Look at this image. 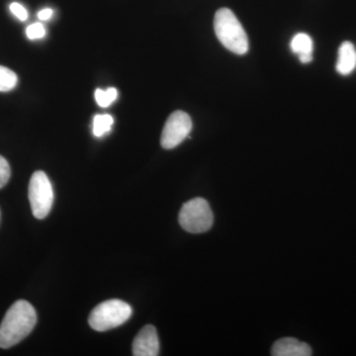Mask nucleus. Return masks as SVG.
I'll use <instances>...</instances> for the list:
<instances>
[{
	"mask_svg": "<svg viewBox=\"0 0 356 356\" xmlns=\"http://www.w3.org/2000/svg\"><path fill=\"white\" fill-rule=\"evenodd\" d=\"M10 175L11 170L8 161L3 156H0V188L6 186Z\"/></svg>",
	"mask_w": 356,
	"mask_h": 356,
	"instance_id": "nucleus-15",
	"label": "nucleus"
},
{
	"mask_svg": "<svg viewBox=\"0 0 356 356\" xmlns=\"http://www.w3.org/2000/svg\"><path fill=\"white\" fill-rule=\"evenodd\" d=\"M271 355L273 356H310L312 348L294 337H283L274 343Z\"/></svg>",
	"mask_w": 356,
	"mask_h": 356,
	"instance_id": "nucleus-8",
	"label": "nucleus"
},
{
	"mask_svg": "<svg viewBox=\"0 0 356 356\" xmlns=\"http://www.w3.org/2000/svg\"><path fill=\"white\" fill-rule=\"evenodd\" d=\"M214 29L220 43L236 55H245L248 51L247 33L242 23L229 8H220L215 14Z\"/></svg>",
	"mask_w": 356,
	"mask_h": 356,
	"instance_id": "nucleus-2",
	"label": "nucleus"
},
{
	"mask_svg": "<svg viewBox=\"0 0 356 356\" xmlns=\"http://www.w3.org/2000/svg\"><path fill=\"white\" fill-rule=\"evenodd\" d=\"M290 49L295 55L298 56L302 64H310L313 60V40L306 33H298L290 42Z\"/></svg>",
	"mask_w": 356,
	"mask_h": 356,
	"instance_id": "nucleus-10",
	"label": "nucleus"
},
{
	"mask_svg": "<svg viewBox=\"0 0 356 356\" xmlns=\"http://www.w3.org/2000/svg\"><path fill=\"white\" fill-rule=\"evenodd\" d=\"M0 217H1V212H0Z\"/></svg>",
	"mask_w": 356,
	"mask_h": 356,
	"instance_id": "nucleus-18",
	"label": "nucleus"
},
{
	"mask_svg": "<svg viewBox=\"0 0 356 356\" xmlns=\"http://www.w3.org/2000/svg\"><path fill=\"white\" fill-rule=\"evenodd\" d=\"M118 97V91L116 88H109L106 90L98 88L95 91V100L97 104L103 108H107Z\"/></svg>",
	"mask_w": 356,
	"mask_h": 356,
	"instance_id": "nucleus-13",
	"label": "nucleus"
},
{
	"mask_svg": "<svg viewBox=\"0 0 356 356\" xmlns=\"http://www.w3.org/2000/svg\"><path fill=\"white\" fill-rule=\"evenodd\" d=\"M132 308L118 299L108 300L96 306L88 318L89 325L97 332L109 331L125 324L132 316Z\"/></svg>",
	"mask_w": 356,
	"mask_h": 356,
	"instance_id": "nucleus-3",
	"label": "nucleus"
},
{
	"mask_svg": "<svg viewBox=\"0 0 356 356\" xmlns=\"http://www.w3.org/2000/svg\"><path fill=\"white\" fill-rule=\"evenodd\" d=\"M178 221L188 233L202 234L212 228L214 216L205 199L194 198L182 206Z\"/></svg>",
	"mask_w": 356,
	"mask_h": 356,
	"instance_id": "nucleus-4",
	"label": "nucleus"
},
{
	"mask_svg": "<svg viewBox=\"0 0 356 356\" xmlns=\"http://www.w3.org/2000/svg\"><path fill=\"white\" fill-rule=\"evenodd\" d=\"M114 119L111 115H96L95 118H93V135L97 138L103 137V136L106 135V134H108L110 131H111Z\"/></svg>",
	"mask_w": 356,
	"mask_h": 356,
	"instance_id": "nucleus-11",
	"label": "nucleus"
},
{
	"mask_svg": "<svg viewBox=\"0 0 356 356\" xmlns=\"http://www.w3.org/2000/svg\"><path fill=\"white\" fill-rule=\"evenodd\" d=\"M191 130V116L184 111L173 112L166 120L161 133V147L165 149H175L188 137Z\"/></svg>",
	"mask_w": 356,
	"mask_h": 356,
	"instance_id": "nucleus-6",
	"label": "nucleus"
},
{
	"mask_svg": "<svg viewBox=\"0 0 356 356\" xmlns=\"http://www.w3.org/2000/svg\"><path fill=\"white\" fill-rule=\"evenodd\" d=\"M10 8L11 13H13L14 16H16V17L18 18V19L21 21H26L28 18V13L27 10H26L25 7L23 6H21L20 3H18V2H13V3L10 4Z\"/></svg>",
	"mask_w": 356,
	"mask_h": 356,
	"instance_id": "nucleus-16",
	"label": "nucleus"
},
{
	"mask_svg": "<svg viewBox=\"0 0 356 356\" xmlns=\"http://www.w3.org/2000/svg\"><path fill=\"white\" fill-rule=\"evenodd\" d=\"M336 69L341 76H348L356 69L355 47L350 42H344L339 47Z\"/></svg>",
	"mask_w": 356,
	"mask_h": 356,
	"instance_id": "nucleus-9",
	"label": "nucleus"
},
{
	"mask_svg": "<svg viewBox=\"0 0 356 356\" xmlns=\"http://www.w3.org/2000/svg\"><path fill=\"white\" fill-rule=\"evenodd\" d=\"M33 215L37 219H44L51 212L54 203L53 186L48 175L44 172L33 173L28 189Z\"/></svg>",
	"mask_w": 356,
	"mask_h": 356,
	"instance_id": "nucleus-5",
	"label": "nucleus"
},
{
	"mask_svg": "<svg viewBox=\"0 0 356 356\" xmlns=\"http://www.w3.org/2000/svg\"><path fill=\"white\" fill-rule=\"evenodd\" d=\"M17 74L8 67L0 65V92L13 90L17 86Z\"/></svg>",
	"mask_w": 356,
	"mask_h": 356,
	"instance_id": "nucleus-12",
	"label": "nucleus"
},
{
	"mask_svg": "<svg viewBox=\"0 0 356 356\" xmlns=\"http://www.w3.org/2000/svg\"><path fill=\"white\" fill-rule=\"evenodd\" d=\"M37 324L34 307L19 300L9 308L0 324V348H10L29 336Z\"/></svg>",
	"mask_w": 356,
	"mask_h": 356,
	"instance_id": "nucleus-1",
	"label": "nucleus"
},
{
	"mask_svg": "<svg viewBox=\"0 0 356 356\" xmlns=\"http://www.w3.org/2000/svg\"><path fill=\"white\" fill-rule=\"evenodd\" d=\"M26 35L30 40L42 39L46 36V29L41 23H34V24L28 26L26 29Z\"/></svg>",
	"mask_w": 356,
	"mask_h": 356,
	"instance_id": "nucleus-14",
	"label": "nucleus"
},
{
	"mask_svg": "<svg viewBox=\"0 0 356 356\" xmlns=\"http://www.w3.org/2000/svg\"><path fill=\"white\" fill-rule=\"evenodd\" d=\"M53 14L54 11L51 8H44L38 13V18L40 20L47 21L51 19Z\"/></svg>",
	"mask_w": 356,
	"mask_h": 356,
	"instance_id": "nucleus-17",
	"label": "nucleus"
},
{
	"mask_svg": "<svg viewBox=\"0 0 356 356\" xmlns=\"http://www.w3.org/2000/svg\"><path fill=\"white\" fill-rule=\"evenodd\" d=\"M133 355L156 356L159 355V341L156 327L147 325L143 327L133 341Z\"/></svg>",
	"mask_w": 356,
	"mask_h": 356,
	"instance_id": "nucleus-7",
	"label": "nucleus"
}]
</instances>
